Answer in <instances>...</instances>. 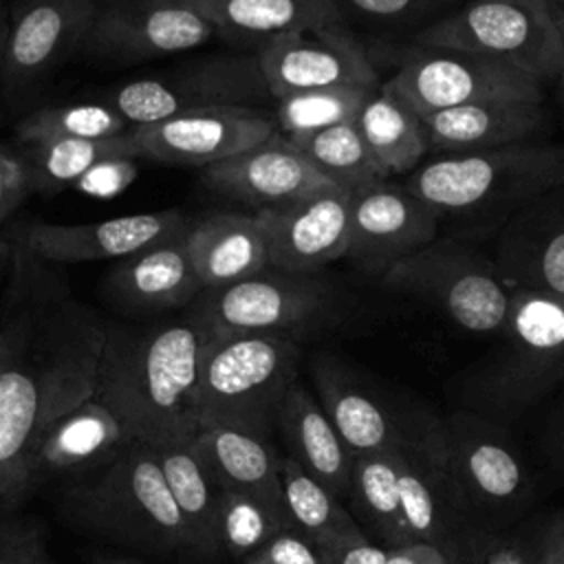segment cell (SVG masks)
I'll return each instance as SVG.
<instances>
[{"instance_id": "cell-1", "label": "cell", "mask_w": 564, "mask_h": 564, "mask_svg": "<svg viewBox=\"0 0 564 564\" xmlns=\"http://www.w3.org/2000/svg\"><path fill=\"white\" fill-rule=\"evenodd\" d=\"M0 286V500L24 496L42 430L95 397L106 319L82 302L64 267L11 242Z\"/></svg>"}, {"instance_id": "cell-2", "label": "cell", "mask_w": 564, "mask_h": 564, "mask_svg": "<svg viewBox=\"0 0 564 564\" xmlns=\"http://www.w3.org/2000/svg\"><path fill=\"white\" fill-rule=\"evenodd\" d=\"M209 333L185 311L145 322H106L95 397L132 441L189 443L198 432V377Z\"/></svg>"}, {"instance_id": "cell-3", "label": "cell", "mask_w": 564, "mask_h": 564, "mask_svg": "<svg viewBox=\"0 0 564 564\" xmlns=\"http://www.w3.org/2000/svg\"><path fill=\"white\" fill-rule=\"evenodd\" d=\"M62 516L75 529L145 555H187L185 524L156 447L132 441L110 463L59 482Z\"/></svg>"}, {"instance_id": "cell-4", "label": "cell", "mask_w": 564, "mask_h": 564, "mask_svg": "<svg viewBox=\"0 0 564 564\" xmlns=\"http://www.w3.org/2000/svg\"><path fill=\"white\" fill-rule=\"evenodd\" d=\"M560 183H564V143L549 141L436 154L403 181L441 220L498 227Z\"/></svg>"}, {"instance_id": "cell-5", "label": "cell", "mask_w": 564, "mask_h": 564, "mask_svg": "<svg viewBox=\"0 0 564 564\" xmlns=\"http://www.w3.org/2000/svg\"><path fill=\"white\" fill-rule=\"evenodd\" d=\"M302 344L286 335H209L198 377V425L238 427L264 438L297 381Z\"/></svg>"}, {"instance_id": "cell-6", "label": "cell", "mask_w": 564, "mask_h": 564, "mask_svg": "<svg viewBox=\"0 0 564 564\" xmlns=\"http://www.w3.org/2000/svg\"><path fill=\"white\" fill-rule=\"evenodd\" d=\"M494 352L471 372L469 394L489 412L516 414L564 381V297L511 289Z\"/></svg>"}, {"instance_id": "cell-7", "label": "cell", "mask_w": 564, "mask_h": 564, "mask_svg": "<svg viewBox=\"0 0 564 564\" xmlns=\"http://www.w3.org/2000/svg\"><path fill=\"white\" fill-rule=\"evenodd\" d=\"M311 377L315 399L352 456L408 452L445 460V421L430 410L397 401L328 352L313 359Z\"/></svg>"}, {"instance_id": "cell-8", "label": "cell", "mask_w": 564, "mask_h": 564, "mask_svg": "<svg viewBox=\"0 0 564 564\" xmlns=\"http://www.w3.org/2000/svg\"><path fill=\"white\" fill-rule=\"evenodd\" d=\"M337 295L319 273L273 267L231 284L203 289L185 313L209 335H300L326 328L337 315Z\"/></svg>"}, {"instance_id": "cell-9", "label": "cell", "mask_w": 564, "mask_h": 564, "mask_svg": "<svg viewBox=\"0 0 564 564\" xmlns=\"http://www.w3.org/2000/svg\"><path fill=\"white\" fill-rule=\"evenodd\" d=\"M381 284L436 306L463 330L476 335H496L511 302V289L491 253L456 236H436L394 264Z\"/></svg>"}, {"instance_id": "cell-10", "label": "cell", "mask_w": 564, "mask_h": 564, "mask_svg": "<svg viewBox=\"0 0 564 564\" xmlns=\"http://www.w3.org/2000/svg\"><path fill=\"white\" fill-rule=\"evenodd\" d=\"M414 44L480 53L553 84L562 35L553 0H467L414 33Z\"/></svg>"}, {"instance_id": "cell-11", "label": "cell", "mask_w": 564, "mask_h": 564, "mask_svg": "<svg viewBox=\"0 0 564 564\" xmlns=\"http://www.w3.org/2000/svg\"><path fill=\"white\" fill-rule=\"evenodd\" d=\"M271 99L256 55H205L156 75L119 84L104 97L128 126L205 108H264Z\"/></svg>"}, {"instance_id": "cell-12", "label": "cell", "mask_w": 564, "mask_h": 564, "mask_svg": "<svg viewBox=\"0 0 564 564\" xmlns=\"http://www.w3.org/2000/svg\"><path fill=\"white\" fill-rule=\"evenodd\" d=\"M445 447V469L471 529H496L531 498V476L520 452L491 421L474 412L449 416Z\"/></svg>"}, {"instance_id": "cell-13", "label": "cell", "mask_w": 564, "mask_h": 564, "mask_svg": "<svg viewBox=\"0 0 564 564\" xmlns=\"http://www.w3.org/2000/svg\"><path fill=\"white\" fill-rule=\"evenodd\" d=\"M381 86L416 115L491 99L544 101V84L507 62L421 44L403 55L394 75Z\"/></svg>"}, {"instance_id": "cell-14", "label": "cell", "mask_w": 564, "mask_h": 564, "mask_svg": "<svg viewBox=\"0 0 564 564\" xmlns=\"http://www.w3.org/2000/svg\"><path fill=\"white\" fill-rule=\"evenodd\" d=\"M216 37L192 0H97L82 55L132 66L198 48Z\"/></svg>"}, {"instance_id": "cell-15", "label": "cell", "mask_w": 564, "mask_h": 564, "mask_svg": "<svg viewBox=\"0 0 564 564\" xmlns=\"http://www.w3.org/2000/svg\"><path fill=\"white\" fill-rule=\"evenodd\" d=\"M97 0H15L0 66V97L18 108L44 86L88 35Z\"/></svg>"}, {"instance_id": "cell-16", "label": "cell", "mask_w": 564, "mask_h": 564, "mask_svg": "<svg viewBox=\"0 0 564 564\" xmlns=\"http://www.w3.org/2000/svg\"><path fill=\"white\" fill-rule=\"evenodd\" d=\"M253 55L273 101L317 88H377L381 84L366 46L344 22L275 35L262 42Z\"/></svg>"}, {"instance_id": "cell-17", "label": "cell", "mask_w": 564, "mask_h": 564, "mask_svg": "<svg viewBox=\"0 0 564 564\" xmlns=\"http://www.w3.org/2000/svg\"><path fill=\"white\" fill-rule=\"evenodd\" d=\"M134 159L167 165L207 167L231 159L275 132L267 108H205L170 119L130 126Z\"/></svg>"}, {"instance_id": "cell-18", "label": "cell", "mask_w": 564, "mask_h": 564, "mask_svg": "<svg viewBox=\"0 0 564 564\" xmlns=\"http://www.w3.org/2000/svg\"><path fill=\"white\" fill-rule=\"evenodd\" d=\"M438 225V214L414 192L383 178L350 194L346 260L381 280L394 264L430 245Z\"/></svg>"}, {"instance_id": "cell-19", "label": "cell", "mask_w": 564, "mask_h": 564, "mask_svg": "<svg viewBox=\"0 0 564 564\" xmlns=\"http://www.w3.org/2000/svg\"><path fill=\"white\" fill-rule=\"evenodd\" d=\"M192 220L181 209L115 216L88 223H20L9 229L7 240L48 264H77L97 260H121L139 249L185 234Z\"/></svg>"}, {"instance_id": "cell-20", "label": "cell", "mask_w": 564, "mask_h": 564, "mask_svg": "<svg viewBox=\"0 0 564 564\" xmlns=\"http://www.w3.org/2000/svg\"><path fill=\"white\" fill-rule=\"evenodd\" d=\"M260 218L267 262L291 273H319L346 258L350 194L326 187L275 209L256 212Z\"/></svg>"}, {"instance_id": "cell-21", "label": "cell", "mask_w": 564, "mask_h": 564, "mask_svg": "<svg viewBox=\"0 0 564 564\" xmlns=\"http://www.w3.org/2000/svg\"><path fill=\"white\" fill-rule=\"evenodd\" d=\"M200 183L220 196L251 207L253 214L335 187L278 130L249 150L203 167Z\"/></svg>"}, {"instance_id": "cell-22", "label": "cell", "mask_w": 564, "mask_h": 564, "mask_svg": "<svg viewBox=\"0 0 564 564\" xmlns=\"http://www.w3.org/2000/svg\"><path fill=\"white\" fill-rule=\"evenodd\" d=\"M491 258L509 289L564 297V183L498 227Z\"/></svg>"}, {"instance_id": "cell-23", "label": "cell", "mask_w": 564, "mask_h": 564, "mask_svg": "<svg viewBox=\"0 0 564 564\" xmlns=\"http://www.w3.org/2000/svg\"><path fill=\"white\" fill-rule=\"evenodd\" d=\"M130 443L117 416L90 397L42 430L26 460L24 494L51 480L66 482L95 471Z\"/></svg>"}, {"instance_id": "cell-24", "label": "cell", "mask_w": 564, "mask_h": 564, "mask_svg": "<svg viewBox=\"0 0 564 564\" xmlns=\"http://www.w3.org/2000/svg\"><path fill=\"white\" fill-rule=\"evenodd\" d=\"M185 234L117 260L101 282L106 300L132 317L185 311L203 291L185 247Z\"/></svg>"}, {"instance_id": "cell-25", "label": "cell", "mask_w": 564, "mask_h": 564, "mask_svg": "<svg viewBox=\"0 0 564 564\" xmlns=\"http://www.w3.org/2000/svg\"><path fill=\"white\" fill-rule=\"evenodd\" d=\"M419 117L430 152L436 154H463L542 141L551 123L544 101L516 99L476 101Z\"/></svg>"}, {"instance_id": "cell-26", "label": "cell", "mask_w": 564, "mask_h": 564, "mask_svg": "<svg viewBox=\"0 0 564 564\" xmlns=\"http://www.w3.org/2000/svg\"><path fill=\"white\" fill-rule=\"evenodd\" d=\"M275 434L282 438L291 460L346 502L355 456L304 383L295 381L286 390L278 410Z\"/></svg>"}, {"instance_id": "cell-27", "label": "cell", "mask_w": 564, "mask_h": 564, "mask_svg": "<svg viewBox=\"0 0 564 564\" xmlns=\"http://www.w3.org/2000/svg\"><path fill=\"white\" fill-rule=\"evenodd\" d=\"M189 445L220 489L249 494L286 513L280 482L282 452L271 438L238 427L209 425L198 427Z\"/></svg>"}, {"instance_id": "cell-28", "label": "cell", "mask_w": 564, "mask_h": 564, "mask_svg": "<svg viewBox=\"0 0 564 564\" xmlns=\"http://www.w3.org/2000/svg\"><path fill=\"white\" fill-rule=\"evenodd\" d=\"M185 247L203 289L231 284L269 267L260 218L245 212H214L192 220Z\"/></svg>"}, {"instance_id": "cell-29", "label": "cell", "mask_w": 564, "mask_h": 564, "mask_svg": "<svg viewBox=\"0 0 564 564\" xmlns=\"http://www.w3.org/2000/svg\"><path fill=\"white\" fill-rule=\"evenodd\" d=\"M397 467V487L403 522L412 540L432 542L445 553L471 529L454 487L445 460L425 454L392 452Z\"/></svg>"}, {"instance_id": "cell-30", "label": "cell", "mask_w": 564, "mask_h": 564, "mask_svg": "<svg viewBox=\"0 0 564 564\" xmlns=\"http://www.w3.org/2000/svg\"><path fill=\"white\" fill-rule=\"evenodd\" d=\"M209 20L214 33L253 51L282 33L344 22L335 0H192Z\"/></svg>"}, {"instance_id": "cell-31", "label": "cell", "mask_w": 564, "mask_h": 564, "mask_svg": "<svg viewBox=\"0 0 564 564\" xmlns=\"http://www.w3.org/2000/svg\"><path fill=\"white\" fill-rule=\"evenodd\" d=\"M167 489L185 524L187 555L209 560L218 555L216 522L223 489L198 460L189 443L156 447Z\"/></svg>"}, {"instance_id": "cell-32", "label": "cell", "mask_w": 564, "mask_h": 564, "mask_svg": "<svg viewBox=\"0 0 564 564\" xmlns=\"http://www.w3.org/2000/svg\"><path fill=\"white\" fill-rule=\"evenodd\" d=\"M355 126L388 178L410 174L430 152L421 117L381 84L366 97L355 117Z\"/></svg>"}, {"instance_id": "cell-33", "label": "cell", "mask_w": 564, "mask_h": 564, "mask_svg": "<svg viewBox=\"0 0 564 564\" xmlns=\"http://www.w3.org/2000/svg\"><path fill=\"white\" fill-rule=\"evenodd\" d=\"M346 502L348 511L372 542L386 549L414 542L401 513L392 452L357 454L352 458Z\"/></svg>"}, {"instance_id": "cell-34", "label": "cell", "mask_w": 564, "mask_h": 564, "mask_svg": "<svg viewBox=\"0 0 564 564\" xmlns=\"http://www.w3.org/2000/svg\"><path fill=\"white\" fill-rule=\"evenodd\" d=\"M128 130L106 139H53L22 143V152L18 154L26 165L31 187L42 194H57L66 187L79 185V181L104 161L134 159Z\"/></svg>"}, {"instance_id": "cell-35", "label": "cell", "mask_w": 564, "mask_h": 564, "mask_svg": "<svg viewBox=\"0 0 564 564\" xmlns=\"http://www.w3.org/2000/svg\"><path fill=\"white\" fill-rule=\"evenodd\" d=\"M280 482L291 527L308 538L319 551H326L341 540L366 535L348 507L286 454H282L280 460Z\"/></svg>"}, {"instance_id": "cell-36", "label": "cell", "mask_w": 564, "mask_h": 564, "mask_svg": "<svg viewBox=\"0 0 564 564\" xmlns=\"http://www.w3.org/2000/svg\"><path fill=\"white\" fill-rule=\"evenodd\" d=\"M289 141L313 163L322 176L348 194L388 178V174L372 159L355 121H346Z\"/></svg>"}, {"instance_id": "cell-37", "label": "cell", "mask_w": 564, "mask_h": 564, "mask_svg": "<svg viewBox=\"0 0 564 564\" xmlns=\"http://www.w3.org/2000/svg\"><path fill=\"white\" fill-rule=\"evenodd\" d=\"M372 90L375 88L364 86H335L280 97L275 99V110H271L275 130L286 139H295L355 121L359 108Z\"/></svg>"}, {"instance_id": "cell-38", "label": "cell", "mask_w": 564, "mask_h": 564, "mask_svg": "<svg viewBox=\"0 0 564 564\" xmlns=\"http://www.w3.org/2000/svg\"><path fill=\"white\" fill-rule=\"evenodd\" d=\"M130 126L106 101H79L66 106H46L29 112L18 126L20 143L53 139H106L126 132Z\"/></svg>"}, {"instance_id": "cell-39", "label": "cell", "mask_w": 564, "mask_h": 564, "mask_svg": "<svg viewBox=\"0 0 564 564\" xmlns=\"http://www.w3.org/2000/svg\"><path fill=\"white\" fill-rule=\"evenodd\" d=\"M286 527H291L286 513L249 494L223 489L216 522L218 555L242 562Z\"/></svg>"}, {"instance_id": "cell-40", "label": "cell", "mask_w": 564, "mask_h": 564, "mask_svg": "<svg viewBox=\"0 0 564 564\" xmlns=\"http://www.w3.org/2000/svg\"><path fill=\"white\" fill-rule=\"evenodd\" d=\"M449 564H531V533L469 529L447 551Z\"/></svg>"}, {"instance_id": "cell-41", "label": "cell", "mask_w": 564, "mask_h": 564, "mask_svg": "<svg viewBox=\"0 0 564 564\" xmlns=\"http://www.w3.org/2000/svg\"><path fill=\"white\" fill-rule=\"evenodd\" d=\"M0 564H57L37 518L0 511Z\"/></svg>"}, {"instance_id": "cell-42", "label": "cell", "mask_w": 564, "mask_h": 564, "mask_svg": "<svg viewBox=\"0 0 564 564\" xmlns=\"http://www.w3.org/2000/svg\"><path fill=\"white\" fill-rule=\"evenodd\" d=\"M240 564H326L324 553L293 527L282 529Z\"/></svg>"}, {"instance_id": "cell-43", "label": "cell", "mask_w": 564, "mask_h": 564, "mask_svg": "<svg viewBox=\"0 0 564 564\" xmlns=\"http://www.w3.org/2000/svg\"><path fill=\"white\" fill-rule=\"evenodd\" d=\"M33 192L20 154L0 148V223L7 220Z\"/></svg>"}, {"instance_id": "cell-44", "label": "cell", "mask_w": 564, "mask_h": 564, "mask_svg": "<svg viewBox=\"0 0 564 564\" xmlns=\"http://www.w3.org/2000/svg\"><path fill=\"white\" fill-rule=\"evenodd\" d=\"M344 13V7H348L359 18L372 20V22H401V20H414L419 13L430 11L436 0H335ZM441 2V0H438Z\"/></svg>"}, {"instance_id": "cell-45", "label": "cell", "mask_w": 564, "mask_h": 564, "mask_svg": "<svg viewBox=\"0 0 564 564\" xmlns=\"http://www.w3.org/2000/svg\"><path fill=\"white\" fill-rule=\"evenodd\" d=\"M322 553L326 564H386L388 560V549L368 535L341 540Z\"/></svg>"}, {"instance_id": "cell-46", "label": "cell", "mask_w": 564, "mask_h": 564, "mask_svg": "<svg viewBox=\"0 0 564 564\" xmlns=\"http://www.w3.org/2000/svg\"><path fill=\"white\" fill-rule=\"evenodd\" d=\"M531 564H564V513L531 533Z\"/></svg>"}, {"instance_id": "cell-47", "label": "cell", "mask_w": 564, "mask_h": 564, "mask_svg": "<svg viewBox=\"0 0 564 564\" xmlns=\"http://www.w3.org/2000/svg\"><path fill=\"white\" fill-rule=\"evenodd\" d=\"M386 564H449V557L436 544L414 540L410 544L388 549Z\"/></svg>"}, {"instance_id": "cell-48", "label": "cell", "mask_w": 564, "mask_h": 564, "mask_svg": "<svg viewBox=\"0 0 564 564\" xmlns=\"http://www.w3.org/2000/svg\"><path fill=\"white\" fill-rule=\"evenodd\" d=\"M553 15L562 35V64H560V73L555 77L557 84V97H560V106L564 110V0H553Z\"/></svg>"}, {"instance_id": "cell-49", "label": "cell", "mask_w": 564, "mask_h": 564, "mask_svg": "<svg viewBox=\"0 0 564 564\" xmlns=\"http://www.w3.org/2000/svg\"><path fill=\"white\" fill-rule=\"evenodd\" d=\"M88 564H148L139 557H128V555H115V553H106V551H90L86 555Z\"/></svg>"}, {"instance_id": "cell-50", "label": "cell", "mask_w": 564, "mask_h": 564, "mask_svg": "<svg viewBox=\"0 0 564 564\" xmlns=\"http://www.w3.org/2000/svg\"><path fill=\"white\" fill-rule=\"evenodd\" d=\"M553 445H555V452L560 456V460L564 463V412L560 414L557 423H555V436H553Z\"/></svg>"}, {"instance_id": "cell-51", "label": "cell", "mask_w": 564, "mask_h": 564, "mask_svg": "<svg viewBox=\"0 0 564 564\" xmlns=\"http://www.w3.org/2000/svg\"><path fill=\"white\" fill-rule=\"evenodd\" d=\"M7 24H9V7H7L4 0H0V66H2V51H4Z\"/></svg>"}, {"instance_id": "cell-52", "label": "cell", "mask_w": 564, "mask_h": 564, "mask_svg": "<svg viewBox=\"0 0 564 564\" xmlns=\"http://www.w3.org/2000/svg\"><path fill=\"white\" fill-rule=\"evenodd\" d=\"M9 251H11V245L7 238H0V286H2V280H4V273H7V264H9Z\"/></svg>"}]
</instances>
